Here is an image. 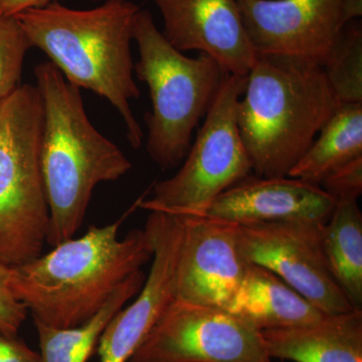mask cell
Listing matches in <instances>:
<instances>
[{
	"label": "cell",
	"mask_w": 362,
	"mask_h": 362,
	"mask_svg": "<svg viewBox=\"0 0 362 362\" xmlns=\"http://www.w3.org/2000/svg\"><path fill=\"white\" fill-rule=\"evenodd\" d=\"M122 221L90 226L82 237L11 268V290L32 314L33 322L54 328L82 325L152 259L153 246L145 228L119 239Z\"/></svg>",
	"instance_id": "obj_1"
},
{
	"label": "cell",
	"mask_w": 362,
	"mask_h": 362,
	"mask_svg": "<svg viewBox=\"0 0 362 362\" xmlns=\"http://www.w3.org/2000/svg\"><path fill=\"white\" fill-rule=\"evenodd\" d=\"M42 99L40 164L49 209L47 244L73 239L84 223L93 192L132 168L122 150L93 126L81 90L51 62L35 66Z\"/></svg>",
	"instance_id": "obj_2"
},
{
	"label": "cell",
	"mask_w": 362,
	"mask_h": 362,
	"mask_svg": "<svg viewBox=\"0 0 362 362\" xmlns=\"http://www.w3.org/2000/svg\"><path fill=\"white\" fill-rule=\"evenodd\" d=\"M139 11L130 0H105L83 11L54 2L16 16L32 47L44 52L69 83L108 100L122 117L134 149L141 147L144 138L130 106L140 97L131 54Z\"/></svg>",
	"instance_id": "obj_3"
},
{
	"label": "cell",
	"mask_w": 362,
	"mask_h": 362,
	"mask_svg": "<svg viewBox=\"0 0 362 362\" xmlns=\"http://www.w3.org/2000/svg\"><path fill=\"white\" fill-rule=\"evenodd\" d=\"M337 107L322 66L257 54L238 107V125L255 175L289 176Z\"/></svg>",
	"instance_id": "obj_4"
},
{
	"label": "cell",
	"mask_w": 362,
	"mask_h": 362,
	"mask_svg": "<svg viewBox=\"0 0 362 362\" xmlns=\"http://www.w3.org/2000/svg\"><path fill=\"white\" fill-rule=\"evenodd\" d=\"M132 37L139 52L136 76L151 98V112L145 117L147 152L162 170L177 168L226 73L206 54L189 58L176 49L145 9L136 14Z\"/></svg>",
	"instance_id": "obj_5"
},
{
	"label": "cell",
	"mask_w": 362,
	"mask_h": 362,
	"mask_svg": "<svg viewBox=\"0 0 362 362\" xmlns=\"http://www.w3.org/2000/svg\"><path fill=\"white\" fill-rule=\"evenodd\" d=\"M42 99L21 85L0 107V263L25 265L42 256L49 209L40 164Z\"/></svg>",
	"instance_id": "obj_6"
},
{
	"label": "cell",
	"mask_w": 362,
	"mask_h": 362,
	"mask_svg": "<svg viewBox=\"0 0 362 362\" xmlns=\"http://www.w3.org/2000/svg\"><path fill=\"white\" fill-rule=\"evenodd\" d=\"M246 80L247 76L226 74L180 170L157 182L140 207L182 218L202 216L218 195L252 175L238 125Z\"/></svg>",
	"instance_id": "obj_7"
},
{
	"label": "cell",
	"mask_w": 362,
	"mask_h": 362,
	"mask_svg": "<svg viewBox=\"0 0 362 362\" xmlns=\"http://www.w3.org/2000/svg\"><path fill=\"white\" fill-rule=\"evenodd\" d=\"M129 362H273L261 330L225 309L175 299Z\"/></svg>",
	"instance_id": "obj_8"
},
{
	"label": "cell",
	"mask_w": 362,
	"mask_h": 362,
	"mask_svg": "<svg viewBox=\"0 0 362 362\" xmlns=\"http://www.w3.org/2000/svg\"><path fill=\"white\" fill-rule=\"evenodd\" d=\"M324 225L311 221L240 223L238 243L249 263L273 272L324 313H344L354 308L328 268Z\"/></svg>",
	"instance_id": "obj_9"
},
{
	"label": "cell",
	"mask_w": 362,
	"mask_h": 362,
	"mask_svg": "<svg viewBox=\"0 0 362 362\" xmlns=\"http://www.w3.org/2000/svg\"><path fill=\"white\" fill-rule=\"evenodd\" d=\"M257 54L323 66L346 25L343 0H235Z\"/></svg>",
	"instance_id": "obj_10"
},
{
	"label": "cell",
	"mask_w": 362,
	"mask_h": 362,
	"mask_svg": "<svg viewBox=\"0 0 362 362\" xmlns=\"http://www.w3.org/2000/svg\"><path fill=\"white\" fill-rule=\"evenodd\" d=\"M144 228L153 246L151 269L135 301L117 312L104 328L96 349L100 362H129L175 299L182 220L171 214L151 211Z\"/></svg>",
	"instance_id": "obj_11"
},
{
	"label": "cell",
	"mask_w": 362,
	"mask_h": 362,
	"mask_svg": "<svg viewBox=\"0 0 362 362\" xmlns=\"http://www.w3.org/2000/svg\"><path fill=\"white\" fill-rule=\"evenodd\" d=\"M180 218L175 299L226 309L249 265L238 243L237 225L206 216Z\"/></svg>",
	"instance_id": "obj_12"
},
{
	"label": "cell",
	"mask_w": 362,
	"mask_h": 362,
	"mask_svg": "<svg viewBox=\"0 0 362 362\" xmlns=\"http://www.w3.org/2000/svg\"><path fill=\"white\" fill-rule=\"evenodd\" d=\"M164 35L178 51L213 58L230 75L246 77L256 62L235 0H151Z\"/></svg>",
	"instance_id": "obj_13"
},
{
	"label": "cell",
	"mask_w": 362,
	"mask_h": 362,
	"mask_svg": "<svg viewBox=\"0 0 362 362\" xmlns=\"http://www.w3.org/2000/svg\"><path fill=\"white\" fill-rule=\"evenodd\" d=\"M335 204L320 185L291 176L251 175L218 195L202 216L237 225L290 221L326 223Z\"/></svg>",
	"instance_id": "obj_14"
},
{
	"label": "cell",
	"mask_w": 362,
	"mask_h": 362,
	"mask_svg": "<svg viewBox=\"0 0 362 362\" xmlns=\"http://www.w3.org/2000/svg\"><path fill=\"white\" fill-rule=\"evenodd\" d=\"M261 332L272 359L362 362V310L325 314L315 322Z\"/></svg>",
	"instance_id": "obj_15"
},
{
	"label": "cell",
	"mask_w": 362,
	"mask_h": 362,
	"mask_svg": "<svg viewBox=\"0 0 362 362\" xmlns=\"http://www.w3.org/2000/svg\"><path fill=\"white\" fill-rule=\"evenodd\" d=\"M225 310L261 331L305 325L326 314L273 272L252 263Z\"/></svg>",
	"instance_id": "obj_16"
},
{
	"label": "cell",
	"mask_w": 362,
	"mask_h": 362,
	"mask_svg": "<svg viewBox=\"0 0 362 362\" xmlns=\"http://www.w3.org/2000/svg\"><path fill=\"white\" fill-rule=\"evenodd\" d=\"M362 156V104L340 105L289 176L320 185L326 177Z\"/></svg>",
	"instance_id": "obj_17"
},
{
	"label": "cell",
	"mask_w": 362,
	"mask_h": 362,
	"mask_svg": "<svg viewBox=\"0 0 362 362\" xmlns=\"http://www.w3.org/2000/svg\"><path fill=\"white\" fill-rule=\"evenodd\" d=\"M146 275L135 272L114 292L103 308L77 327L54 328L35 322L39 334L40 362H87L96 351L104 328L124 305L141 291Z\"/></svg>",
	"instance_id": "obj_18"
},
{
	"label": "cell",
	"mask_w": 362,
	"mask_h": 362,
	"mask_svg": "<svg viewBox=\"0 0 362 362\" xmlns=\"http://www.w3.org/2000/svg\"><path fill=\"white\" fill-rule=\"evenodd\" d=\"M328 268L352 307L362 310V214L356 199L337 202L323 230Z\"/></svg>",
	"instance_id": "obj_19"
},
{
	"label": "cell",
	"mask_w": 362,
	"mask_h": 362,
	"mask_svg": "<svg viewBox=\"0 0 362 362\" xmlns=\"http://www.w3.org/2000/svg\"><path fill=\"white\" fill-rule=\"evenodd\" d=\"M338 106L362 104V28L351 21L343 26L322 66Z\"/></svg>",
	"instance_id": "obj_20"
},
{
	"label": "cell",
	"mask_w": 362,
	"mask_h": 362,
	"mask_svg": "<svg viewBox=\"0 0 362 362\" xmlns=\"http://www.w3.org/2000/svg\"><path fill=\"white\" fill-rule=\"evenodd\" d=\"M30 49L18 18L0 16V107L21 87L23 63Z\"/></svg>",
	"instance_id": "obj_21"
},
{
	"label": "cell",
	"mask_w": 362,
	"mask_h": 362,
	"mask_svg": "<svg viewBox=\"0 0 362 362\" xmlns=\"http://www.w3.org/2000/svg\"><path fill=\"white\" fill-rule=\"evenodd\" d=\"M11 267L0 263V331L14 337L18 335L28 310L14 296L11 287Z\"/></svg>",
	"instance_id": "obj_22"
},
{
	"label": "cell",
	"mask_w": 362,
	"mask_h": 362,
	"mask_svg": "<svg viewBox=\"0 0 362 362\" xmlns=\"http://www.w3.org/2000/svg\"><path fill=\"white\" fill-rule=\"evenodd\" d=\"M320 187L334 199H356L362 194V156L338 168L321 183Z\"/></svg>",
	"instance_id": "obj_23"
},
{
	"label": "cell",
	"mask_w": 362,
	"mask_h": 362,
	"mask_svg": "<svg viewBox=\"0 0 362 362\" xmlns=\"http://www.w3.org/2000/svg\"><path fill=\"white\" fill-rule=\"evenodd\" d=\"M0 362H40V354L18 335L11 337L0 331Z\"/></svg>",
	"instance_id": "obj_24"
},
{
	"label": "cell",
	"mask_w": 362,
	"mask_h": 362,
	"mask_svg": "<svg viewBox=\"0 0 362 362\" xmlns=\"http://www.w3.org/2000/svg\"><path fill=\"white\" fill-rule=\"evenodd\" d=\"M59 0H0V16H16L30 9L44 8Z\"/></svg>",
	"instance_id": "obj_25"
},
{
	"label": "cell",
	"mask_w": 362,
	"mask_h": 362,
	"mask_svg": "<svg viewBox=\"0 0 362 362\" xmlns=\"http://www.w3.org/2000/svg\"><path fill=\"white\" fill-rule=\"evenodd\" d=\"M342 11L346 23L356 21L362 14V0H343Z\"/></svg>",
	"instance_id": "obj_26"
},
{
	"label": "cell",
	"mask_w": 362,
	"mask_h": 362,
	"mask_svg": "<svg viewBox=\"0 0 362 362\" xmlns=\"http://www.w3.org/2000/svg\"><path fill=\"white\" fill-rule=\"evenodd\" d=\"M90 1L98 2V1H101V0H90Z\"/></svg>",
	"instance_id": "obj_27"
}]
</instances>
